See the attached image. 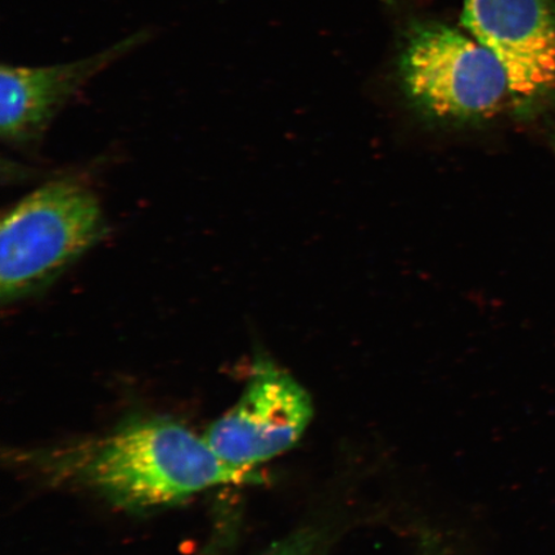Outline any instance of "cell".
<instances>
[{
    "instance_id": "3",
    "label": "cell",
    "mask_w": 555,
    "mask_h": 555,
    "mask_svg": "<svg viewBox=\"0 0 555 555\" xmlns=\"http://www.w3.org/2000/svg\"><path fill=\"white\" fill-rule=\"evenodd\" d=\"M399 74L408 99L434 119L480 121L519 111L503 62L455 26L413 25L401 47Z\"/></svg>"
},
{
    "instance_id": "5",
    "label": "cell",
    "mask_w": 555,
    "mask_h": 555,
    "mask_svg": "<svg viewBox=\"0 0 555 555\" xmlns=\"http://www.w3.org/2000/svg\"><path fill=\"white\" fill-rule=\"evenodd\" d=\"M155 37L152 29L127 35L85 57L46 66L0 68V137L10 149L37 155L48 130L89 82Z\"/></svg>"
},
{
    "instance_id": "1",
    "label": "cell",
    "mask_w": 555,
    "mask_h": 555,
    "mask_svg": "<svg viewBox=\"0 0 555 555\" xmlns=\"http://www.w3.org/2000/svg\"><path fill=\"white\" fill-rule=\"evenodd\" d=\"M30 462L53 482L78 486L131 512L259 481V472L221 461L204 436L166 416H134L95 439L33 453Z\"/></svg>"
},
{
    "instance_id": "7",
    "label": "cell",
    "mask_w": 555,
    "mask_h": 555,
    "mask_svg": "<svg viewBox=\"0 0 555 555\" xmlns=\"http://www.w3.org/2000/svg\"><path fill=\"white\" fill-rule=\"evenodd\" d=\"M327 545V532L307 526L278 541L262 555H324Z\"/></svg>"
},
{
    "instance_id": "6",
    "label": "cell",
    "mask_w": 555,
    "mask_h": 555,
    "mask_svg": "<svg viewBox=\"0 0 555 555\" xmlns=\"http://www.w3.org/2000/svg\"><path fill=\"white\" fill-rule=\"evenodd\" d=\"M463 26L508 72L519 109L555 93V0H462Z\"/></svg>"
},
{
    "instance_id": "2",
    "label": "cell",
    "mask_w": 555,
    "mask_h": 555,
    "mask_svg": "<svg viewBox=\"0 0 555 555\" xmlns=\"http://www.w3.org/2000/svg\"><path fill=\"white\" fill-rule=\"evenodd\" d=\"M99 194L82 176H62L21 198L0 223V301L37 297L106 237Z\"/></svg>"
},
{
    "instance_id": "8",
    "label": "cell",
    "mask_w": 555,
    "mask_h": 555,
    "mask_svg": "<svg viewBox=\"0 0 555 555\" xmlns=\"http://www.w3.org/2000/svg\"><path fill=\"white\" fill-rule=\"evenodd\" d=\"M553 144H554V147H555V135H554V142H553Z\"/></svg>"
},
{
    "instance_id": "4",
    "label": "cell",
    "mask_w": 555,
    "mask_h": 555,
    "mask_svg": "<svg viewBox=\"0 0 555 555\" xmlns=\"http://www.w3.org/2000/svg\"><path fill=\"white\" fill-rule=\"evenodd\" d=\"M310 395L273 360L258 357L245 390L204 435L221 461L246 470L293 449L310 425Z\"/></svg>"
}]
</instances>
